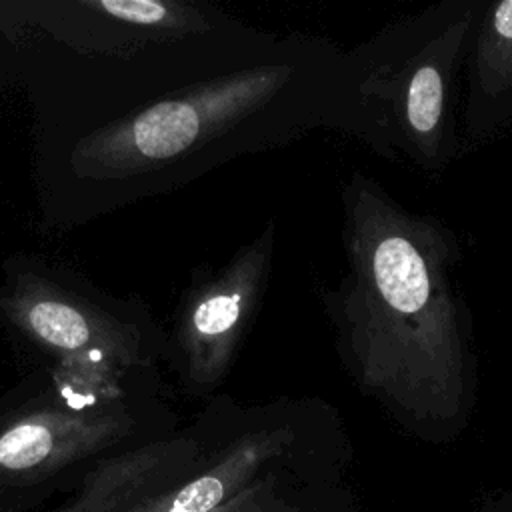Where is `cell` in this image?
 Segmentation results:
<instances>
[{"mask_svg":"<svg viewBox=\"0 0 512 512\" xmlns=\"http://www.w3.org/2000/svg\"><path fill=\"white\" fill-rule=\"evenodd\" d=\"M340 200L346 274L318 292L342 370L410 428L454 430L480 376L460 240L366 172L348 176Z\"/></svg>","mask_w":512,"mask_h":512,"instance_id":"6da1fadb","label":"cell"},{"mask_svg":"<svg viewBox=\"0 0 512 512\" xmlns=\"http://www.w3.org/2000/svg\"><path fill=\"white\" fill-rule=\"evenodd\" d=\"M484 0H442L346 50L362 144L388 162L440 174L460 152L458 102L470 36Z\"/></svg>","mask_w":512,"mask_h":512,"instance_id":"7a4b0ae2","label":"cell"},{"mask_svg":"<svg viewBox=\"0 0 512 512\" xmlns=\"http://www.w3.org/2000/svg\"><path fill=\"white\" fill-rule=\"evenodd\" d=\"M276 248V222L266 226L232 258L206 276L188 300L182 324L186 378L196 388L216 386L232 368L240 344L258 316Z\"/></svg>","mask_w":512,"mask_h":512,"instance_id":"3957f363","label":"cell"},{"mask_svg":"<svg viewBox=\"0 0 512 512\" xmlns=\"http://www.w3.org/2000/svg\"><path fill=\"white\" fill-rule=\"evenodd\" d=\"M308 400H278L244 418V428L236 434L222 458L204 474L178 490L148 498L130 512H212L224 504L226 496H236L240 488L268 462L284 458L300 442L298 416Z\"/></svg>","mask_w":512,"mask_h":512,"instance_id":"277c9868","label":"cell"},{"mask_svg":"<svg viewBox=\"0 0 512 512\" xmlns=\"http://www.w3.org/2000/svg\"><path fill=\"white\" fill-rule=\"evenodd\" d=\"M460 152L470 154L512 126V0H484L466 62Z\"/></svg>","mask_w":512,"mask_h":512,"instance_id":"5b68a950","label":"cell"},{"mask_svg":"<svg viewBox=\"0 0 512 512\" xmlns=\"http://www.w3.org/2000/svg\"><path fill=\"white\" fill-rule=\"evenodd\" d=\"M96 442V430L74 420H24L0 436V468L26 472L64 462Z\"/></svg>","mask_w":512,"mask_h":512,"instance_id":"8992f818","label":"cell"},{"mask_svg":"<svg viewBox=\"0 0 512 512\" xmlns=\"http://www.w3.org/2000/svg\"><path fill=\"white\" fill-rule=\"evenodd\" d=\"M170 456L164 450L140 452L102 468L64 512H130L138 506L136 494Z\"/></svg>","mask_w":512,"mask_h":512,"instance_id":"52a82bcc","label":"cell"},{"mask_svg":"<svg viewBox=\"0 0 512 512\" xmlns=\"http://www.w3.org/2000/svg\"><path fill=\"white\" fill-rule=\"evenodd\" d=\"M32 330L48 344L64 350L80 348L88 342L86 320L70 306L60 302H38L30 308Z\"/></svg>","mask_w":512,"mask_h":512,"instance_id":"ba28073f","label":"cell"},{"mask_svg":"<svg viewBox=\"0 0 512 512\" xmlns=\"http://www.w3.org/2000/svg\"><path fill=\"white\" fill-rule=\"evenodd\" d=\"M264 494H268L266 484H256V486L242 488L234 498H230L226 504L218 506L212 512H264V506L260 502V498Z\"/></svg>","mask_w":512,"mask_h":512,"instance_id":"9c48e42d","label":"cell"}]
</instances>
